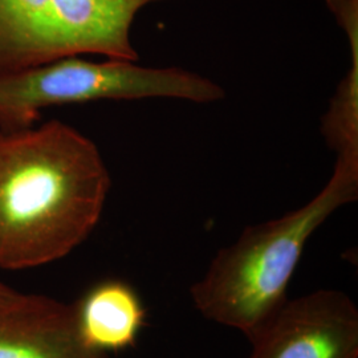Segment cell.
Returning <instances> with one entry per match:
<instances>
[{"label":"cell","mask_w":358,"mask_h":358,"mask_svg":"<svg viewBox=\"0 0 358 358\" xmlns=\"http://www.w3.org/2000/svg\"><path fill=\"white\" fill-rule=\"evenodd\" d=\"M250 343V358H358V309L337 289L287 299Z\"/></svg>","instance_id":"cell-4"},{"label":"cell","mask_w":358,"mask_h":358,"mask_svg":"<svg viewBox=\"0 0 358 358\" xmlns=\"http://www.w3.org/2000/svg\"><path fill=\"white\" fill-rule=\"evenodd\" d=\"M338 153L332 177L315 198L284 217L245 227L220 250L190 289L194 307L208 320L251 341L287 301V289L308 239L358 195V146Z\"/></svg>","instance_id":"cell-2"},{"label":"cell","mask_w":358,"mask_h":358,"mask_svg":"<svg viewBox=\"0 0 358 358\" xmlns=\"http://www.w3.org/2000/svg\"><path fill=\"white\" fill-rule=\"evenodd\" d=\"M65 0H0V76L65 57Z\"/></svg>","instance_id":"cell-6"},{"label":"cell","mask_w":358,"mask_h":358,"mask_svg":"<svg viewBox=\"0 0 358 358\" xmlns=\"http://www.w3.org/2000/svg\"><path fill=\"white\" fill-rule=\"evenodd\" d=\"M110 176L96 143L62 121L0 130V268L44 266L97 226Z\"/></svg>","instance_id":"cell-1"},{"label":"cell","mask_w":358,"mask_h":358,"mask_svg":"<svg viewBox=\"0 0 358 358\" xmlns=\"http://www.w3.org/2000/svg\"><path fill=\"white\" fill-rule=\"evenodd\" d=\"M134 63L66 56L0 76V130L32 128L40 109L52 105L152 97L206 103L224 97L220 85L198 73Z\"/></svg>","instance_id":"cell-3"},{"label":"cell","mask_w":358,"mask_h":358,"mask_svg":"<svg viewBox=\"0 0 358 358\" xmlns=\"http://www.w3.org/2000/svg\"><path fill=\"white\" fill-rule=\"evenodd\" d=\"M0 358H108L87 345L77 331L73 306L31 294L0 310Z\"/></svg>","instance_id":"cell-5"},{"label":"cell","mask_w":358,"mask_h":358,"mask_svg":"<svg viewBox=\"0 0 358 358\" xmlns=\"http://www.w3.org/2000/svg\"><path fill=\"white\" fill-rule=\"evenodd\" d=\"M29 296L31 294H20L0 282V310L17 307V306L26 303L27 300L29 299Z\"/></svg>","instance_id":"cell-8"},{"label":"cell","mask_w":358,"mask_h":358,"mask_svg":"<svg viewBox=\"0 0 358 358\" xmlns=\"http://www.w3.org/2000/svg\"><path fill=\"white\" fill-rule=\"evenodd\" d=\"M77 331L90 349L108 355L134 348L146 325L140 294L122 280L93 285L73 304Z\"/></svg>","instance_id":"cell-7"}]
</instances>
